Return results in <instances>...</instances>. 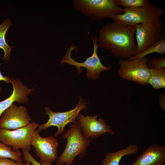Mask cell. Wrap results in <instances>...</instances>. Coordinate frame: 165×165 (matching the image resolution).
I'll return each mask as SVG.
<instances>
[{"label": "cell", "instance_id": "cell-1", "mask_svg": "<svg viewBox=\"0 0 165 165\" xmlns=\"http://www.w3.org/2000/svg\"><path fill=\"white\" fill-rule=\"evenodd\" d=\"M134 26L108 23L100 29L97 41L116 57L128 58L136 54Z\"/></svg>", "mask_w": 165, "mask_h": 165}, {"label": "cell", "instance_id": "cell-2", "mask_svg": "<svg viewBox=\"0 0 165 165\" xmlns=\"http://www.w3.org/2000/svg\"><path fill=\"white\" fill-rule=\"evenodd\" d=\"M62 137L67 140V143L63 152L57 157L56 165H71L77 156H84L91 141L84 136L77 120Z\"/></svg>", "mask_w": 165, "mask_h": 165}, {"label": "cell", "instance_id": "cell-3", "mask_svg": "<svg viewBox=\"0 0 165 165\" xmlns=\"http://www.w3.org/2000/svg\"><path fill=\"white\" fill-rule=\"evenodd\" d=\"M75 9L92 20L112 19L116 15L123 13L124 8L119 6L115 0H73Z\"/></svg>", "mask_w": 165, "mask_h": 165}, {"label": "cell", "instance_id": "cell-4", "mask_svg": "<svg viewBox=\"0 0 165 165\" xmlns=\"http://www.w3.org/2000/svg\"><path fill=\"white\" fill-rule=\"evenodd\" d=\"M91 40L93 43V52L91 56L86 57L84 62H78L71 57L72 51L78 50L77 46L72 43L66 50L65 54L61 61V64H62L65 62L75 66L79 73L82 72L81 68L83 67L87 70L86 75L88 78L96 79L99 78L100 75L102 71H109L112 67L105 66L102 63L97 54L98 49L99 46L97 41V37L96 36L92 37Z\"/></svg>", "mask_w": 165, "mask_h": 165}, {"label": "cell", "instance_id": "cell-5", "mask_svg": "<svg viewBox=\"0 0 165 165\" xmlns=\"http://www.w3.org/2000/svg\"><path fill=\"white\" fill-rule=\"evenodd\" d=\"M163 13V9L151 3L146 7L124 8L123 13L115 15L112 19L120 25L134 26L157 20Z\"/></svg>", "mask_w": 165, "mask_h": 165}, {"label": "cell", "instance_id": "cell-6", "mask_svg": "<svg viewBox=\"0 0 165 165\" xmlns=\"http://www.w3.org/2000/svg\"><path fill=\"white\" fill-rule=\"evenodd\" d=\"M39 125V123L33 121L13 130L0 128V141L12 146L14 151L21 148L30 151L34 131Z\"/></svg>", "mask_w": 165, "mask_h": 165}, {"label": "cell", "instance_id": "cell-7", "mask_svg": "<svg viewBox=\"0 0 165 165\" xmlns=\"http://www.w3.org/2000/svg\"><path fill=\"white\" fill-rule=\"evenodd\" d=\"M148 60L146 57L131 60L120 59L118 73L121 78L146 85L150 76V69L147 66Z\"/></svg>", "mask_w": 165, "mask_h": 165}, {"label": "cell", "instance_id": "cell-8", "mask_svg": "<svg viewBox=\"0 0 165 165\" xmlns=\"http://www.w3.org/2000/svg\"><path fill=\"white\" fill-rule=\"evenodd\" d=\"M136 54L145 51L158 41L165 33L162 19L134 26Z\"/></svg>", "mask_w": 165, "mask_h": 165}, {"label": "cell", "instance_id": "cell-9", "mask_svg": "<svg viewBox=\"0 0 165 165\" xmlns=\"http://www.w3.org/2000/svg\"><path fill=\"white\" fill-rule=\"evenodd\" d=\"M88 103L79 97V101L76 106L73 109L62 112H55L52 111L49 106L45 108L46 114L49 118L47 122L39 125L38 131L39 132L45 130L51 126H56L58 130L55 137H57L64 130L65 126L69 123H74L80 111L86 108V105Z\"/></svg>", "mask_w": 165, "mask_h": 165}, {"label": "cell", "instance_id": "cell-10", "mask_svg": "<svg viewBox=\"0 0 165 165\" xmlns=\"http://www.w3.org/2000/svg\"><path fill=\"white\" fill-rule=\"evenodd\" d=\"M31 144L35 148L37 157L40 159V161L52 163L57 159L59 144L55 137H42L35 129Z\"/></svg>", "mask_w": 165, "mask_h": 165}, {"label": "cell", "instance_id": "cell-11", "mask_svg": "<svg viewBox=\"0 0 165 165\" xmlns=\"http://www.w3.org/2000/svg\"><path fill=\"white\" fill-rule=\"evenodd\" d=\"M31 120L27 108L12 104L5 110L0 118V128L13 130L24 127Z\"/></svg>", "mask_w": 165, "mask_h": 165}, {"label": "cell", "instance_id": "cell-12", "mask_svg": "<svg viewBox=\"0 0 165 165\" xmlns=\"http://www.w3.org/2000/svg\"><path fill=\"white\" fill-rule=\"evenodd\" d=\"M100 116L99 114L94 116L78 114L77 121L82 133L86 138H97L104 135L106 132L114 134V131L110 126L106 124L104 119H97Z\"/></svg>", "mask_w": 165, "mask_h": 165}, {"label": "cell", "instance_id": "cell-13", "mask_svg": "<svg viewBox=\"0 0 165 165\" xmlns=\"http://www.w3.org/2000/svg\"><path fill=\"white\" fill-rule=\"evenodd\" d=\"M165 146L153 144L130 165H165Z\"/></svg>", "mask_w": 165, "mask_h": 165}, {"label": "cell", "instance_id": "cell-14", "mask_svg": "<svg viewBox=\"0 0 165 165\" xmlns=\"http://www.w3.org/2000/svg\"><path fill=\"white\" fill-rule=\"evenodd\" d=\"M10 83L13 86V92L10 96L0 102V118L3 112L13 104L14 102L27 103L28 100V96L33 90L32 89H28L19 80L11 78Z\"/></svg>", "mask_w": 165, "mask_h": 165}, {"label": "cell", "instance_id": "cell-15", "mask_svg": "<svg viewBox=\"0 0 165 165\" xmlns=\"http://www.w3.org/2000/svg\"><path fill=\"white\" fill-rule=\"evenodd\" d=\"M139 150L137 145L130 144L125 148H123L114 152L107 153L102 160L101 165H120V161L123 157L136 154Z\"/></svg>", "mask_w": 165, "mask_h": 165}, {"label": "cell", "instance_id": "cell-16", "mask_svg": "<svg viewBox=\"0 0 165 165\" xmlns=\"http://www.w3.org/2000/svg\"><path fill=\"white\" fill-rule=\"evenodd\" d=\"M12 24L11 20L8 19L3 21L0 25V48L2 49L4 52V55L3 59L5 62L9 60L11 49L13 47L8 45L5 39V35Z\"/></svg>", "mask_w": 165, "mask_h": 165}, {"label": "cell", "instance_id": "cell-17", "mask_svg": "<svg viewBox=\"0 0 165 165\" xmlns=\"http://www.w3.org/2000/svg\"><path fill=\"white\" fill-rule=\"evenodd\" d=\"M150 69V76L148 83L155 90L165 88V68Z\"/></svg>", "mask_w": 165, "mask_h": 165}, {"label": "cell", "instance_id": "cell-18", "mask_svg": "<svg viewBox=\"0 0 165 165\" xmlns=\"http://www.w3.org/2000/svg\"><path fill=\"white\" fill-rule=\"evenodd\" d=\"M165 53V33L160 39L156 43L142 52L133 56L128 59L131 60L140 58L152 53H158L163 54Z\"/></svg>", "mask_w": 165, "mask_h": 165}, {"label": "cell", "instance_id": "cell-19", "mask_svg": "<svg viewBox=\"0 0 165 165\" xmlns=\"http://www.w3.org/2000/svg\"><path fill=\"white\" fill-rule=\"evenodd\" d=\"M22 153L19 151L12 150V148L9 146L0 141V158L11 159L16 162H22L21 157Z\"/></svg>", "mask_w": 165, "mask_h": 165}, {"label": "cell", "instance_id": "cell-20", "mask_svg": "<svg viewBox=\"0 0 165 165\" xmlns=\"http://www.w3.org/2000/svg\"><path fill=\"white\" fill-rule=\"evenodd\" d=\"M119 6L125 8H135L147 7L151 4L148 0H115Z\"/></svg>", "mask_w": 165, "mask_h": 165}, {"label": "cell", "instance_id": "cell-21", "mask_svg": "<svg viewBox=\"0 0 165 165\" xmlns=\"http://www.w3.org/2000/svg\"><path fill=\"white\" fill-rule=\"evenodd\" d=\"M147 66L150 69H160L165 68V58L153 57L148 60Z\"/></svg>", "mask_w": 165, "mask_h": 165}, {"label": "cell", "instance_id": "cell-22", "mask_svg": "<svg viewBox=\"0 0 165 165\" xmlns=\"http://www.w3.org/2000/svg\"><path fill=\"white\" fill-rule=\"evenodd\" d=\"M23 159L27 162H29L32 165H51L52 163L40 161L38 162L31 155L29 151L24 149H21Z\"/></svg>", "mask_w": 165, "mask_h": 165}, {"label": "cell", "instance_id": "cell-23", "mask_svg": "<svg viewBox=\"0 0 165 165\" xmlns=\"http://www.w3.org/2000/svg\"><path fill=\"white\" fill-rule=\"evenodd\" d=\"M14 160L8 158H0V165H24L22 162H16Z\"/></svg>", "mask_w": 165, "mask_h": 165}, {"label": "cell", "instance_id": "cell-24", "mask_svg": "<svg viewBox=\"0 0 165 165\" xmlns=\"http://www.w3.org/2000/svg\"><path fill=\"white\" fill-rule=\"evenodd\" d=\"M4 81L6 83H10V78L9 77H5L2 75L0 70V81ZM2 91V89L0 86V92Z\"/></svg>", "mask_w": 165, "mask_h": 165}, {"label": "cell", "instance_id": "cell-25", "mask_svg": "<svg viewBox=\"0 0 165 165\" xmlns=\"http://www.w3.org/2000/svg\"><path fill=\"white\" fill-rule=\"evenodd\" d=\"M24 165H31L30 163L29 162H27L26 163L24 164Z\"/></svg>", "mask_w": 165, "mask_h": 165}]
</instances>
